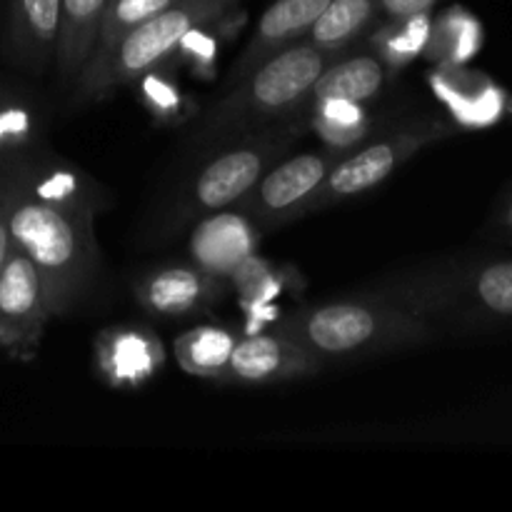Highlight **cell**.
I'll list each match as a JSON object with an SVG mask.
<instances>
[{"label": "cell", "instance_id": "obj_1", "mask_svg": "<svg viewBox=\"0 0 512 512\" xmlns=\"http://www.w3.org/2000/svg\"><path fill=\"white\" fill-rule=\"evenodd\" d=\"M0 205L10 245L38 270L50 318L73 310L88 293L98 263L93 213L83 200L40 198L10 168H0Z\"/></svg>", "mask_w": 512, "mask_h": 512}, {"label": "cell", "instance_id": "obj_2", "mask_svg": "<svg viewBox=\"0 0 512 512\" xmlns=\"http://www.w3.org/2000/svg\"><path fill=\"white\" fill-rule=\"evenodd\" d=\"M338 55L308 38L278 50L240 78L235 88L205 113L193 143H228L303 115L315 80Z\"/></svg>", "mask_w": 512, "mask_h": 512}, {"label": "cell", "instance_id": "obj_3", "mask_svg": "<svg viewBox=\"0 0 512 512\" xmlns=\"http://www.w3.org/2000/svg\"><path fill=\"white\" fill-rule=\"evenodd\" d=\"M275 330L328 360L418 348L435 340L438 323L378 295L358 293L285 315Z\"/></svg>", "mask_w": 512, "mask_h": 512}, {"label": "cell", "instance_id": "obj_4", "mask_svg": "<svg viewBox=\"0 0 512 512\" xmlns=\"http://www.w3.org/2000/svg\"><path fill=\"white\" fill-rule=\"evenodd\" d=\"M240 0H173L153 18L143 20L118 43L90 55L75 80V98L83 103L105 98L115 88L153 73L185 38L238 8Z\"/></svg>", "mask_w": 512, "mask_h": 512}, {"label": "cell", "instance_id": "obj_5", "mask_svg": "<svg viewBox=\"0 0 512 512\" xmlns=\"http://www.w3.org/2000/svg\"><path fill=\"white\" fill-rule=\"evenodd\" d=\"M295 133L288 120V123L275 125V130L243 135L233 148L223 150L213 160H208L185 193V215L203 218V215L235 208L258 185L265 170L275 160L283 158L285 150L293 143Z\"/></svg>", "mask_w": 512, "mask_h": 512}, {"label": "cell", "instance_id": "obj_6", "mask_svg": "<svg viewBox=\"0 0 512 512\" xmlns=\"http://www.w3.org/2000/svg\"><path fill=\"white\" fill-rule=\"evenodd\" d=\"M448 133V125L438 123V120L435 123L433 120L430 123H413L408 128H398L388 135H380V138L363 145L355 153H345L335 163V168L330 170L325 183L320 185L318 195L308 205L305 215L330 208V205L340 203V200L370 193L373 188L383 185L400 165H405L420 150L438 143Z\"/></svg>", "mask_w": 512, "mask_h": 512}, {"label": "cell", "instance_id": "obj_7", "mask_svg": "<svg viewBox=\"0 0 512 512\" xmlns=\"http://www.w3.org/2000/svg\"><path fill=\"white\" fill-rule=\"evenodd\" d=\"M343 155L345 150L328 148L278 158L235 208L243 210L260 230L290 223L305 215L320 185Z\"/></svg>", "mask_w": 512, "mask_h": 512}, {"label": "cell", "instance_id": "obj_8", "mask_svg": "<svg viewBox=\"0 0 512 512\" xmlns=\"http://www.w3.org/2000/svg\"><path fill=\"white\" fill-rule=\"evenodd\" d=\"M50 313L35 265L10 245L0 270V348L13 355L33 353Z\"/></svg>", "mask_w": 512, "mask_h": 512}, {"label": "cell", "instance_id": "obj_9", "mask_svg": "<svg viewBox=\"0 0 512 512\" xmlns=\"http://www.w3.org/2000/svg\"><path fill=\"white\" fill-rule=\"evenodd\" d=\"M323 365L325 358L280 330L245 333L235 340L223 380L245 385L283 383V380L310 378Z\"/></svg>", "mask_w": 512, "mask_h": 512}, {"label": "cell", "instance_id": "obj_10", "mask_svg": "<svg viewBox=\"0 0 512 512\" xmlns=\"http://www.w3.org/2000/svg\"><path fill=\"white\" fill-rule=\"evenodd\" d=\"M263 230L238 208L203 215L190 235V263L218 280H228L240 265L258 255Z\"/></svg>", "mask_w": 512, "mask_h": 512}, {"label": "cell", "instance_id": "obj_11", "mask_svg": "<svg viewBox=\"0 0 512 512\" xmlns=\"http://www.w3.org/2000/svg\"><path fill=\"white\" fill-rule=\"evenodd\" d=\"M60 33V0H10L5 53L15 65L43 75L55 63Z\"/></svg>", "mask_w": 512, "mask_h": 512}, {"label": "cell", "instance_id": "obj_12", "mask_svg": "<svg viewBox=\"0 0 512 512\" xmlns=\"http://www.w3.org/2000/svg\"><path fill=\"white\" fill-rule=\"evenodd\" d=\"M140 305L158 318L200 313L220 295V280L195 263H175L145 275L135 288Z\"/></svg>", "mask_w": 512, "mask_h": 512}, {"label": "cell", "instance_id": "obj_13", "mask_svg": "<svg viewBox=\"0 0 512 512\" xmlns=\"http://www.w3.org/2000/svg\"><path fill=\"white\" fill-rule=\"evenodd\" d=\"M330 0H273L260 15L248 45L238 63L233 65V83L258 68L265 58L275 55L278 50L308 38L310 28Z\"/></svg>", "mask_w": 512, "mask_h": 512}, {"label": "cell", "instance_id": "obj_14", "mask_svg": "<svg viewBox=\"0 0 512 512\" xmlns=\"http://www.w3.org/2000/svg\"><path fill=\"white\" fill-rule=\"evenodd\" d=\"M110 0H60V33L55 70L63 85H75L98 45L100 25Z\"/></svg>", "mask_w": 512, "mask_h": 512}, {"label": "cell", "instance_id": "obj_15", "mask_svg": "<svg viewBox=\"0 0 512 512\" xmlns=\"http://www.w3.org/2000/svg\"><path fill=\"white\" fill-rule=\"evenodd\" d=\"M348 53V50H345ZM340 53L328 68L320 73L310 90V103L318 100H348V103H365V100L380 95L388 80V63L383 55ZM305 105V108H308Z\"/></svg>", "mask_w": 512, "mask_h": 512}, {"label": "cell", "instance_id": "obj_16", "mask_svg": "<svg viewBox=\"0 0 512 512\" xmlns=\"http://www.w3.org/2000/svg\"><path fill=\"white\" fill-rule=\"evenodd\" d=\"M235 340L238 335L233 330L220 328V325H203V328H193L180 335L173 350L185 373L223 380Z\"/></svg>", "mask_w": 512, "mask_h": 512}, {"label": "cell", "instance_id": "obj_17", "mask_svg": "<svg viewBox=\"0 0 512 512\" xmlns=\"http://www.w3.org/2000/svg\"><path fill=\"white\" fill-rule=\"evenodd\" d=\"M100 340V365L113 383H138L155 368L158 345L140 335V330H113Z\"/></svg>", "mask_w": 512, "mask_h": 512}, {"label": "cell", "instance_id": "obj_18", "mask_svg": "<svg viewBox=\"0 0 512 512\" xmlns=\"http://www.w3.org/2000/svg\"><path fill=\"white\" fill-rule=\"evenodd\" d=\"M310 125L315 133L323 135L330 148L345 150L355 140L368 135V123L363 118L360 103H348V100H318L310 103Z\"/></svg>", "mask_w": 512, "mask_h": 512}, {"label": "cell", "instance_id": "obj_19", "mask_svg": "<svg viewBox=\"0 0 512 512\" xmlns=\"http://www.w3.org/2000/svg\"><path fill=\"white\" fill-rule=\"evenodd\" d=\"M173 0H110L108 10H105L103 25H100L98 45H95L93 53L110 48L113 43H118L128 30H133L135 25H140L143 20L153 18L155 13L170 5Z\"/></svg>", "mask_w": 512, "mask_h": 512}, {"label": "cell", "instance_id": "obj_20", "mask_svg": "<svg viewBox=\"0 0 512 512\" xmlns=\"http://www.w3.org/2000/svg\"><path fill=\"white\" fill-rule=\"evenodd\" d=\"M30 135H33L30 110L18 98L0 90V165L23 158Z\"/></svg>", "mask_w": 512, "mask_h": 512}, {"label": "cell", "instance_id": "obj_21", "mask_svg": "<svg viewBox=\"0 0 512 512\" xmlns=\"http://www.w3.org/2000/svg\"><path fill=\"white\" fill-rule=\"evenodd\" d=\"M440 0H378L380 18L385 23H405V20L430 15Z\"/></svg>", "mask_w": 512, "mask_h": 512}, {"label": "cell", "instance_id": "obj_22", "mask_svg": "<svg viewBox=\"0 0 512 512\" xmlns=\"http://www.w3.org/2000/svg\"><path fill=\"white\" fill-rule=\"evenodd\" d=\"M8 255H10V233H8V223H5L3 205H0V270H3Z\"/></svg>", "mask_w": 512, "mask_h": 512}, {"label": "cell", "instance_id": "obj_23", "mask_svg": "<svg viewBox=\"0 0 512 512\" xmlns=\"http://www.w3.org/2000/svg\"><path fill=\"white\" fill-rule=\"evenodd\" d=\"M505 223H508V228L512 230V203H510V208H508V213H505Z\"/></svg>", "mask_w": 512, "mask_h": 512}, {"label": "cell", "instance_id": "obj_24", "mask_svg": "<svg viewBox=\"0 0 512 512\" xmlns=\"http://www.w3.org/2000/svg\"><path fill=\"white\" fill-rule=\"evenodd\" d=\"M505 113H510L512 115V95L508 100H505Z\"/></svg>", "mask_w": 512, "mask_h": 512}]
</instances>
